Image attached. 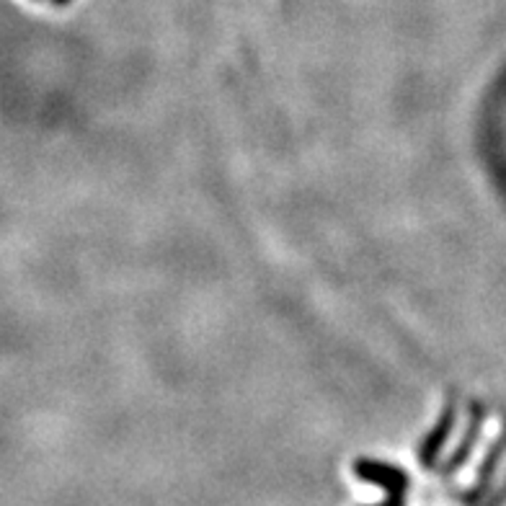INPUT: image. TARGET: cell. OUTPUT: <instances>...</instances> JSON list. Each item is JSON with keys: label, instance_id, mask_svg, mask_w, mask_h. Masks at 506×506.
I'll return each instance as SVG.
<instances>
[{"label": "cell", "instance_id": "obj_1", "mask_svg": "<svg viewBox=\"0 0 506 506\" xmlns=\"http://www.w3.org/2000/svg\"><path fill=\"white\" fill-rule=\"evenodd\" d=\"M354 475L364 481V483H372L377 489L385 491L388 501L391 504H401L406 499V491H409V475L406 471H401L398 465L391 462H382V460L372 458H360L354 465Z\"/></svg>", "mask_w": 506, "mask_h": 506}, {"label": "cell", "instance_id": "obj_2", "mask_svg": "<svg viewBox=\"0 0 506 506\" xmlns=\"http://www.w3.org/2000/svg\"><path fill=\"white\" fill-rule=\"evenodd\" d=\"M455 424H458V406H455V401H450L440 413L437 424L432 426V432L426 434L422 447H419V460H422V465H424L426 471H432L440 462V455L444 452L450 437H452Z\"/></svg>", "mask_w": 506, "mask_h": 506}, {"label": "cell", "instance_id": "obj_3", "mask_svg": "<svg viewBox=\"0 0 506 506\" xmlns=\"http://www.w3.org/2000/svg\"><path fill=\"white\" fill-rule=\"evenodd\" d=\"M483 422H486V409H483V403H473V406H471V419H468V426H465V434H462V440L458 442V447L452 450V455L447 458V462L440 468L442 475H452L468 462V458L473 455L475 442H478L481 432H483Z\"/></svg>", "mask_w": 506, "mask_h": 506}, {"label": "cell", "instance_id": "obj_4", "mask_svg": "<svg viewBox=\"0 0 506 506\" xmlns=\"http://www.w3.org/2000/svg\"><path fill=\"white\" fill-rule=\"evenodd\" d=\"M506 450V432L499 437V440L491 444V450L486 452V458H483V462H481V468H478V478H475V486L473 491L468 493V499L473 501V499H481L483 496V491L489 489V481L491 475H493V471H496V465H499V460H501V455H504Z\"/></svg>", "mask_w": 506, "mask_h": 506}, {"label": "cell", "instance_id": "obj_5", "mask_svg": "<svg viewBox=\"0 0 506 506\" xmlns=\"http://www.w3.org/2000/svg\"><path fill=\"white\" fill-rule=\"evenodd\" d=\"M52 3H55V5H70L73 0H52Z\"/></svg>", "mask_w": 506, "mask_h": 506}]
</instances>
